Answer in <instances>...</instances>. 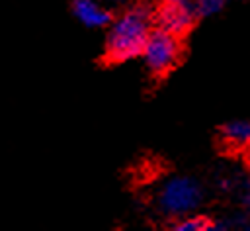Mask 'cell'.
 Here are the masks:
<instances>
[{"mask_svg":"<svg viewBox=\"0 0 250 231\" xmlns=\"http://www.w3.org/2000/svg\"><path fill=\"white\" fill-rule=\"evenodd\" d=\"M174 229L176 231H207V229H213V225L203 215H191V217L178 219V223H174Z\"/></svg>","mask_w":250,"mask_h":231,"instance_id":"cell-7","label":"cell"},{"mask_svg":"<svg viewBox=\"0 0 250 231\" xmlns=\"http://www.w3.org/2000/svg\"><path fill=\"white\" fill-rule=\"evenodd\" d=\"M229 0H193V10L197 16H213L225 8Z\"/></svg>","mask_w":250,"mask_h":231,"instance_id":"cell-8","label":"cell"},{"mask_svg":"<svg viewBox=\"0 0 250 231\" xmlns=\"http://www.w3.org/2000/svg\"><path fill=\"white\" fill-rule=\"evenodd\" d=\"M172 2H186V4H191V0H172Z\"/></svg>","mask_w":250,"mask_h":231,"instance_id":"cell-10","label":"cell"},{"mask_svg":"<svg viewBox=\"0 0 250 231\" xmlns=\"http://www.w3.org/2000/svg\"><path fill=\"white\" fill-rule=\"evenodd\" d=\"M107 2H113V0H107Z\"/></svg>","mask_w":250,"mask_h":231,"instance_id":"cell-12","label":"cell"},{"mask_svg":"<svg viewBox=\"0 0 250 231\" xmlns=\"http://www.w3.org/2000/svg\"><path fill=\"white\" fill-rule=\"evenodd\" d=\"M195 18L197 14L193 10V4H186V2L166 0L158 8H154V27H160L178 37L186 35L193 27Z\"/></svg>","mask_w":250,"mask_h":231,"instance_id":"cell-4","label":"cell"},{"mask_svg":"<svg viewBox=\"0 0 250 231\" xmlns=\"http://www.w3.org/2000/svg\"><path fill=\"white\" fill-rule=\"evenodd\" d=\"M154 8L137 2L127 8L115 22H111L105 39V61L111 65L125 63L143 55L146 39L154 29Z\"/></svg>","mask_w":250,"mask_h":231,"instance_id":"cell-1","label":"cell"},{"mask_svg":"<svg viewBox=\"0 0 250 231\" xmlns=\"http://www.w3.org/2000/svg\"><path fill=\"white\" fill-rule=\"evenodd\" d=\"M242 202H244L246 208H250V192H246V194L242 196Z\"/></svg>","mask_w":250,"mask_h":231,"instance_id":"cell-9","label":"cell"},{"mask_svg":"<svg viewBox=\"0 0 250 231\" xmlns=\"http://www.w3.org/2000/svg\"><path fill=\"white\" fill-rule=\"evenodd\" d=\"M201 202V188L193 178L176 176L162 184L156 196L158 209L170 217H182L193 211Z\"/></svg>","mask_w":250,"mask_h":231,"instance_id":"cell-2","label":"cell"},{"mask_svg":"<svg viewBox=\"0 0 250 231\" xmlns=\"http://www.w3.org/2000/svg\"><path fill=\"white\" fill-rule=\"evenodd\" d=\"M221 135H223V143L229 147H246L250 145V121L246 119H236V121H229L221 127Z\"/></svg>","mask_w":250,"mask_h":231,"instance_id":"cell-6","label":"cell"},{"mask_svg":"<svg viewBox=\"0 0 250 231\" xmlns=\"http://www.w3.org/2000/svg\"><path fill=\"white\" fill-rule=\"evenodd\" d=\"M248 168H250V159H248Z\"/></svg>","mask_w":250,"mask_h":231,"instance_id":"cell-11","label":"cell"},{"mask_svg":"<svg viewBox=\"0 0 250 231\" xmlns=\"http://www.w3.org/2000/svg\"><path fill=\"white\" fill-rule=\"evenodd\" d=\"M182 55V41L178 35L168 33L160 27H154L146 39L143 49V59L150 74L164 76L168 74L180 61Z\"/></svg>","mask_w":250,"mask_h":231,"instance_id":"cell-3","label":"cell"},{"mask_svg":"<svg viewBox=\"0 0 250 231\" xmlns=\"http://www.w3.org/2000/svg\"><path fill=\"white\" fill-rule=\"evenodd\" d=\"M72 14L88 27H104L113 22L111 12L96 0H72Z\"/></svg>","mask_w":250,"mask_h":231,"instance_id":"cell-5","label":"cell"}]
</instances>
